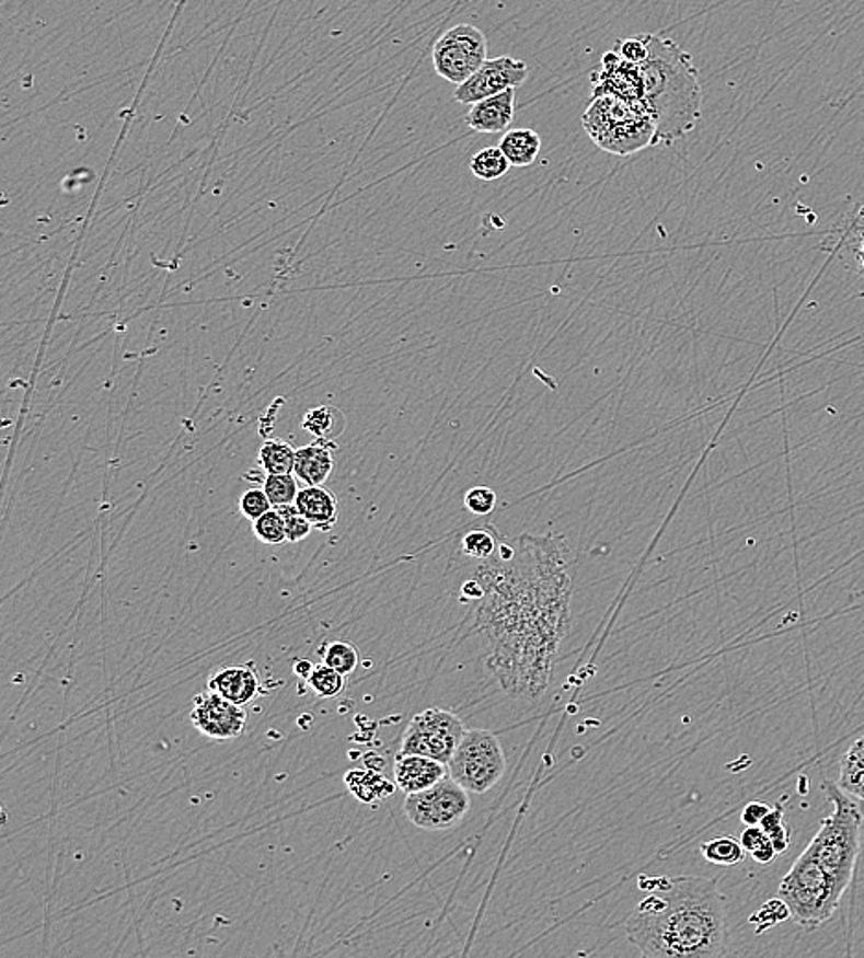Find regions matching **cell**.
<instances>
[{
    "instance_id": "12",
    "label": "cell",
    "mask_w": 864,
    "mask_h": 958,
    "mask_svg": "<svg viewBox=\"0 0 864 958\" xmlns=\"http://www.w3.org/2000/svg\"><path fill=\"white\" fill-rule=\"evenodd\" d=\"M528 76L529 67L520 59L510 56L487 59L482 69H477L466 82L458 85L453 99L459 104L474 105L494 94L504 93L507 89L520 88L528 80Z\"/></svg>"
},
{
    "instance_id": "8",
    "label": "cell",
    "mask_w": 864,
    "mask_h": 958,
    "mask_svg": "<svg viewBox=\"0 0 864 958\" xmlns=\"http://www.w3.org/2000/svg\"><path fill=\"white\" fill-rule=\"evenodd\" d=\"M470 811L469 790L448 774L428 789L406 795L404 815L426 831L452 830Z\"/></svg>"
},
{
    "instance_id": "18",
    "label": "cell",
    "mask_w": 864,
    "mask_h": 958,
    "mask_svg": "<svg viewBox=\"0 0 864 958\" xmlns=\"http://www.w3.org/2000/svg\"><path fill=\"white\" fill-rule=\"evenodd\" d=\"M332 471H334V458L325 442L318 441L315 445L297 450L293 472L297 480L304 483L307 487L325 485Z\"/></svg>"
},
{
    "instance_id": "36",
    "label": "cell",
    "mask_w": 864,
    "mask_h": 958,
    "mask_svg": "<svg viewBox=\"0 0 864 958\" xmlns=\"http://www.w3.org/2000/svg\"><path fill=\"white\" fill-rule=\"evenodd\" d=\"M615 53L620 54L621 58L633 61V64H642L647 58L645 35L640 34L626 37V39H618L615 42Z\"/></svg>"
},
{
    "instance_id": "27",
    "label": "cell",
    "mask_w": 864,
    "mask_h": 958,
    "mask_svg": "<svg viewBox=\"0 0 864 958\" xmlns=\"http://www.w3.org/2000/svg\"><path fill=\"white\" fill-rule=\"evenodd\" d=\"M318 655L321 657V662L326 663L329 668L336 669L345 677L355 673L356 668L360 666V653L355 645L348 644V642L323 644L318 649Z\"/></svg>"
},
{
    "instance_id": "3",
    "label": "cell",
    "mask_w": 864,
    "mask_h": 958,
    "mask_svg": "<svg viewBox=\"0 0 864 958\" xmlns=\"http://www.w3.org/2000/svg\"><path fill=\"white\" fill-rule=\"evenodd\" d=\"M647 58L640 64L645 105L655 118V146H673L702 118V85L691 54L661 34H644Z\"/></svg>"
},
{
    "instance_id": "20",
    "label": "cell",
    "mask_w": 864,
    "mask_h": 958,
    "mask_svg": "<svg viewBox=\"0 0 864 958\" xmlns=\"http://www.w3.org/2000/svg\"><path fill=\"white\" fill-rule=\"evenodd\" d=\"M345 785L364 804H372V801L389 798L399 789L396 784L389 782L385 776L375 773L371 769H366V771L353 769V771H348L345 774Z\"/></svg>"
},
{
    "instance_id": "39",
    "label": "cell",
    "mask_w": 864,
    "mask_h": 958,
    "mask_svg": "<svg viewBox=\"0 0 864 958\" xmlns=\"http://www.w3.org/2000/svg\"><path fill=\"white\" fill-rule=\"evenodd\" d=\"M483 598V587L480 582L472 577L470 581L464 582L463 588H461V599L463 601H470V603H477L480 599Z\"/></svg>"
},
{
    "instance_id": "1",
    "label": "cell",
    "mask_w": 864,
    "mask_h": 958,
    "mask_svg": "<svg viewBox=\"0 0 864 958\" xmlns=\"http://www.w3.org/2000/svg\"><path fill=\"white\" fill-rule=\"evenodd\" d=\"M483 587L476 628L487 669L509 697H542L572 623V552L561 534L507 541L474 572Z\"/></svg>"
},
{
    "instance_id": "40",
    "label": "cell",
    "mask_w": 864,
    "mask_h": 958,
    "mask_svg": "<svg viewBox=\"0 0 864 958\" xmlns=\"http://www.w3.org/2000/svg\"><path fill=\"white\" fill-rule=\"evenodd\" d=\"M750 855H752V859H754L756 863H760V865H771L772 861L776 859L780 854H777L776 849H774V844L769 841L767 844H763L760 850H756L754 854Z\"/></svg>"
},
{
    "instance_id": "16",
    "label": "cell",
    "mask_w": 864,
    "mask_h": 958,
    "mask_svg": "<svg viewBox=\"0 0 864 958\" xmlns=\"http://www.w3.org/2000/svg\"><path fill=\"white\" fill-rule=\"evenodd\" d=\"M450 774L447 763L442 761L431 760L426 755L418 754H396L395 765H393V776L395 784L404 795H412L418 790L428 789L442 778H447Z\"/></svg>"
},
{
    "instance_id": "11",
    "label": "cell",
    "mask_w": 864,
    "mask_h": 958,
    "mask_svg": "<svg viewBox=\"0 0 864 958\" xmlns=\"http://www.w3.org/2000/svg\"><path fill=\"white\" fill-rule=\"evenodd\" d=\"M191 723L201 736L212 741H231L245 732L247 714L244 706L231 703L220 693L201 692L194 697Z\"/></svg>"
},
{
    "instance_id": "32",
    "label": "cell",
    "mask_w": 864,
    "mask_h": 958,
    "mask_svg": "<svg viewBox=\"0 0 864 958\" xmlns=\"http://www.w3.org/2000/svg\"><path fill=\"white\" fill-rule=\"evenodd\" d=\"M790 905L777 896L774 900L767 901L765 905L761 907L754 916H750V924H754L756 933L761 935V933H765L767 930H771L774 925L782 924V922L790 920Z\"/></svg>"
},
{
    "instance_id": "21",
    "label": "cell",
    "mask_w": 864,
    "mask_h": 958,
    "mask_svg": "<svg viewBox=\"0 0 864 958\" xmlns=\"http://www.w3.org/2000/svg\"><path fill=\"white\" fill-rule=\"evenodd\" d=\"M302 428L318 441L332 442L345 430V415L334 406L313 407L307 413Z\"/></svg>"
},
{
    "instance_id": "30",
    "label": "cell",
    "mask_w": 864,
    "mask_h": 958,
    "mask_svg": "<svg viewBox=\"0 0 864 958\" xmlns=\"http://www.w3.org/2000/svg\"><path fill=\"white\" fill-rule=\"evenodd\" d=\"M253 531H255L256 539L266 546H280V544L288 542L285 518L275 507L272 511H267L264 517L258 518L256 522H253Z\"/></svg>"
},
{
    "instance_id": "35",
    "label": "cell",
    "mask_w": 864,
    "mask_h": 958,
    "mask_svg": "<svg viewBox=\"0 0 864 958\" xmlns=\"http://www.w3.org/2000/svg\"><path fill=\"white\" fill-rule=\"evenodd\" d=\"M273 504L267 498L264 488H250L247 493L240 498V511L251 522H256L258 518L264 517L267 511H272Z\"/></svg>"
},
{
    "instance_id": "13",
    "label": "cell",
    "mask_w": 864,
    "mask_h": 958,
    "mask_svg": "<svg viewBox=\"0 0 864 958\" xmlns=\"http://www.w3.org/2000/svg\"><path fill=\"white\" fill-rule=\"evenodd\" d=\"M590 82H592V99L610 94L615 99L625 100L634 107L647 111L644 76L640 64L621 58L615 50L604 54L601 69L594 70Z\"/></svg>"
},
{
    "instance_id": "19",
    "label": "cell",
    "mask_w": 864,
    "mask_h": 958,
    "mask_svg": "<svg viewBox=\"0 0 864 958\" xmlns=\"http://www.w3.org/2000/svg\"><path fill=\"white\" fill-rule=\"evenodd\" d=\"M498 146L505 158L509 159L510 166L526 169L539 159L542 140L534 129L518 128L505 131Z\"/></svg>"
},
{
    "instance_id": "28",
    "label": "cell",
    "mask_w": 864,
    "mask_h": 958,
    "mask_svg": "<svg viewBox=\"0 0 864 958\" xmlns=\"http://www.w3.org/2000/svg\"><path fill=\"white\" fill-rule=\"evenodd\" d=\"M307 684L318 697H339L345 690V674L321 662L313 666L312 673L308 674Z\"/></svg>"
},
{
    "instance_id": "6",
    "label": "cell",
    "mask_w": 864,
    "mask_h": 958,
    "mask_svg": "<svg viewBox=\"0 0 864 958\" xmlns=\"http://www.w3.org/2000/svg\"><path fill=\"white\" fill-rule=\"evenodd\" d=\"M777 896L790 905L791 917L806 931L817 930L828 922L842 900L807 849L783 877Z\"/></svg>"
},
{
    "instance_id": "4",
    "label": "cell",
    "mask_w": 864,
    "mask_h": 958,
    "mask_svg": "<svg viewBox=\"0 0 864 958\" xmlns=\"http://www.w3.org/2000/svg\"><path fill=\"white\" fill-rule=\"evenodd\" d=\"M822 789L831 801L833 811L820 822V830L807 844V850L828 874L837 894L842 898L855 876L863 813L852 795H848L836 782L826 780Z\"/></svg>"
},
{
    "instance_id": "9",
    "label": "cell",
    "mask_w": 864,
    "mask_h": 958,
    "mask_svg": "<svg viewBox=\"0 0 864 958\" xmlns=\"http://www.w3.org/2000/svg\"><path fill=\"white\" fill-rule=\"evenodd\" d=\"M464 732L463 723L450 709L426 708L410 720L399 752L426 755L448 765Z\"/></svg>"
},
{
    "instance_id": "22",
    "label": "cell",
    "mask_w": 864,
    "mask_h": 958,
    "mask_svg": "<svg viewBox=\"0 0 864 958\" xmlns=\"http://www.w3.org/2000/svg\"><path fill=\"white\" fill-rule=\"evenodd\" d=\"M837 784L848 795L864 800V738L857 739L842 758L841 776Z\"/></svg>"
},
{
    "instance_id": "24",
    "label": "cell",
    "mask_w": 864,
    "mask_h": 958,
    "mask_svg": "<svg viewBox=\"0 0 864 958\" xmlns=\"http://www.w3.org/2000/svg\"><path fill=\"white\" fill-rule=\"evenodd\" d=\"M296 452L290 442L283 439H269L264 442L258 453L262 471L266 474H291L296 466Z\"/></svg>"
},
{
    "instance_id": "31",
    "label": "cell",
    "mask_w": 864,
    "mask_h": 958,
    "mask_svg": "<svg viewBox=\"0 0 864 958\" xmlns=\"http://www.w3.org/2000/svg\"><path fill=\"white\" fill-rule=\"evenodd\" d=\"M760 826L763 828V831H765L767 836L771 839L777 854H785V852L790 850L791 831L790 828L785 826V813H783L782 804H776V806L771 809V813L767 815Z\"/></svg>"
},
{
    "instance_id": "10",
    "label": "cell",
    "mask_w": 864,
    "mask_h": 958,
    "mask_svg": "<svg viewBox=\"0 0 864 958\" xmlns=\"http://www.w3.org/2000/svg\"><path fill=\"white\" fill-rule=\"evenodd\" d=\"M488 43L482 30L461 23L447 30L431 50V61L442 80L461 85L487 61Z\"/></svg>"
},
{
    "instance_id": "25",
    "label": "cell",
    "mask_w": 864,
    "mask_h": 958,
    "mask_svg": "<svg viewBox=\"0 0 864 958\" xmlns=\"http://www.w3.org/2000/svg\"><path fill=\"white\" fill-rule=\"evenodd\" d=\"M509 159L505 158V153L499 150V146L483 148V150L477 151L474 158L470 159V172L477 180H499V177H504L509 172Z\"/></svg>"
},
{
    "instance_id": "17",
    "label": "cell",
    "mask_w": 864,
    "mask_h": 958,
    "mask_svg": "<svg viewBox=\"0 0 864 958\" xmlns=\"http://www.w3.org/2000/svg\"><path fill=\"white\" fill-rule=\"evenodd\" d=\"M297 509L302 517L307 518L308 522L312 523L313 528L320 531H331L337 522V500L336 496L323 487H304L297 494Z\"/></svg>"
},
{
    "instance_id": "33",
    "label": "cell",
    "mask_w": 864,
    "mask_h": 958,
    "mask_svg": "<svg viewBox=\"0 0 864 958\" xmlns=\"http://www.w3.org/2000/svg\"><path fill=\"white\" fill-rule=\"evenodd\" d=\"M464 507L476 517H487L496 507V493L487 485H477L464 494Z\"/></svg>"
},
{
    "instance_id": "26",
    "label": "cell",
    "mask_w": 864,
    "mask_h": 958,
    "mask_svg": "<svg viewBox=\"0 0 864 958\" xmlns=\"http://www.w3.org/2000/svg\"><path fill=\"white\" fill-rule=\"evenodd\" d=\"M498 529L494 526L472 529L461 539V553L476 561H485L498 552Z\"/></svg>"
},
{
    "instance_id": "42",
    "label": "cell",
    "mask_w": 864,
    "mask_h": 958,
    "mask_svg": "<svg viewBox=\"0 0 864 958\" xmlns=\"http://www.w3.org/2000/svg\"><path fill=\"white\" fill-rule=\"evenodd\" d=\"M855 262H857L859 272L864 275V233L859 234V245L855 250Z\"/></svg>"
},
{
    "instance_id": "15",
    "label": "cell",
    "mask_w": 864,
    "mask_h": 958,
    "mask_svg": "<svg viewBox=\"0 0 864 958\" xmlns=\"http://www.w3.org/2000/svg\"><path fill=\"white\" fill-rule=\"evenodd\" d=\"M517 89H507L491 99L470 105L464 124L476 134H505L515 120Z\"/></svg>"
},
{
    "instance_id": "7",
    "label": "cell",
    "mask_w": 864,
    "mask_h": 958,
    "mask_svg": "<svg viewBox=\"0 0 864 958\" xmlns=\"http://www.w3.org/2000/svg\"><path fill=\"white\" fill-rule=\"evenodd\" d=\"M448 769L450 776L469 793L483 795L493 789L507 771L498 736L483 728L466 730Z\"/></svg>"
},
{
    "instance_id": "37",
    "label": "cell",
    "mask_w": 864,
    "mask_h": 958,
    "mask_svg": "<svg viewBox=\"0 0 864 958\" xmlns=\"http://www.w3.org/2000/svg\"><path fill=\"white\" fill-rule=\"evenodd\" d=\"M739 841H741L742 849L747 850V854H754L756 850H760L771 839L767 836L761 826H747Z\"/></svg>"
},
{
    "instance_id": "34",
    "label": "cell",
    "mask_w": 864,
    "mask_h": 958,
    "mask_svg": "<svg viewBox=\"0 0 864 958\" xmlns=\"http://www.w3.org/2000/svg\"><path fill=\"white\" fill-rule=\"evenodd\" d=\"M275 509L285 518L286 534H288V542H291V544L304 541L308 534L312 533V523L302 517L296 504L293 506L275 507Z\"/></svg>"
},
{
    "instance_id": "29",
    "label": "cell",
    "mask_w": 864,
    "mask_h": 958,
    "mask_svg": "<svg viewBox=\"0 0 864 958\" xmlns=\"http://www.w3.org/2000/svg\"><path fill=\"white\" fill-rule=\"evenodd\" d=\"M299 480L291 474H267L262 488L266 490L267 498L273 507L293 506L299 494Z\"/></svg>"
},
{
    "instance_id": "2",
    "label": "cell",
    "mask_w": 864,
    "mask_h": 958,
    "mask_svg": "<svg viewBox=\"0 0 864 958\" xmlns=\"http://www.w3.org/2000/svg\"><path fill=\"white\" fill-rule=\"evenodd\" d=\"M626 916V940L647 958H717L728 951L725 896L714 877L655 879Z\"/></svg>"
},
{
    "instance_id": "5",
    "label": "cell",
    "mask_w": 864,
    "mask_h": 958,
    "mask_svg": "<svg viewBox=\"0 0 864 958\" xmlns=\"http://www.w3.org/2000/svg\"><path fill=\"white\" fill-rule=\"evenodd\" d=\"M583 128L598 148L620 158L655 146L656 124L649 111L610 94L590 99L583 115Z\"/></svg>"
},
{
    "instance_id": "41",
    "label": "cell",
    "mask_w": 864,
    "mask_h": 958,
    "mask_svg": "<svg viewBox=\"0 0 864 958\" xmlns=\"http://www.w3.org/2000/svg\"><path fill=\"white\" fill-rule=\"evenodd\" d=\"M312 669L313 663L310 662V660H296V662H293V673H296L297 677H301V679L307 680L308 674L312 673Z\"/></svg>"
},
{
    "instance_id": "14",
    "label": "cell",
    "mask_w": 864,
    "mask_h": 958,
    "mask_svg": "<svg viewBox=\"0 0 864 958\" xmlns=\"http://www.w3.org/2000/svg\"><path fill=\"white\" fill-rule=\"evenodd\" d=\"M207 688L239 706H247L262 695L261 674L256 671L255 662L218 669L210 674Z\"/></svg>"
},
{
    "instance_id": "23",
    "label": "cell",
    "mask_w": 864,
    "mask_h": 958,
    "mask_svg": "<svg viewBox=\"0 0 864 958\" xmlns=\"http://www.w3.org/2000/svg\"><path fill=\"white\" fill-rule=\"evenodd\" d=\"M699 850L702 857L712 865H739L747 857V850L742 849L741 841L731 835L715 836L712 841L702 842Z\"/></svg>"
},
{
    "instance_id": "38",
    "label": "cell",
    "mask_w": 864,
    "mask_h": 958,
    "mask_svg": "<svg viewBox=\"0 0 864 958\" xmlns=\"http://www.w3.org/2000/svg\"><path fill=\"white\" fill-rule=\"evenodd\" d=\"M771 809L765 801H750L741 811V822L745 826H760L767 815L771 813Z\"/></svg>"
}]
</instances>
